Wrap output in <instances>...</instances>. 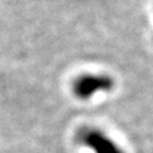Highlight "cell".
Segmentation results:
<instances>
[{
	"label": "cell",
	"instance_id": "6da1fadb",
	"mask_svg": "<svg viewBox=\"0 0 153 153\" xmlns=\"http://www.w3.org/2000/svg\"><path fill=\"white\" fill-rule=\"evenodd\" d=\"M76 140L80 144L93 149L96 153H124V151L116 146L114 140L94 128L82 129L76 135Z\"/></svg>",
	"mask_w": 153,
	"mask_h": 153
},
{
	"label": "cell",
	"instance_id": "7a4b0ae2",
	"mask_svg": "<svg viewBox=\"0 0 153 153\" xmlns=\"http://www.w3.org/2000/svg\"><path fill=\"white\" fill-rule=\"evenodd\" d=\"M114 87V80L107 75H83L74 83V93L76 97L87 100L97 91H110Z\"/></svg>",
	"mask_w": 153,
	"mask_h": 153
}]
</instances>
